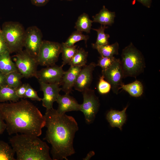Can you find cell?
Wrapping results in <instances>:
<instances>
[{
	"label": "cell",
	"mask_w": 160,
	"mask_h": 160,
	"mask_svg": "<svg viewBox=\"0 0 160 160\" xmlns=\"http://www.w3.org/2000/svg\"><path fill=\"white\" fill-rule=\"evenodd\" d=\"M122 89L127 92L131 96L135 97L140 96L143 92V87L142 83L136 80L133 82L125 84H122L120 89Z\"/></svg>",
	"instance_id": "obj_21"
},
{
	"label": "cell",
	"mask_w": 160,
	"mask_h": 160,
	"mask_svg": "<svg viewBox=\"0 0 160 160\" xmlns=\"http://www.w3.org/2000/svg\"><path fill=\"white\" fill-rule=\"evenodd\" d=\"M41 91L43 93V97L41 98L43 106L46 109H50L53 108L54 102L60 95L59 92L61 90L59 84L57 83H47L39 82Z\"/></svg>",
	"instance_id": "obj_12"
},
{
	"label": "cell",
	"mask_w": 160,
	"mask_h": 160,
	"mask_svg": "<svg viewBox=\"0 0 160 160\" xmlns=\"http://www.w3.org/2000/svg\"><path fill=\"white\" fill-rule=\"evenodd\" d=\"M97 64L92 62L82 67L77 76L74 86L75 89L79 92L89 88L93 80V72Z\"/></svg>",
	"instance_id": "obj_13"
},
{
	"label": "cell",
	"mask_w": 160,
	"mask_h": 160,
	"mask_svg": "<svg viewBox=\"0 0 160 160\" xmlns=\"http://www.w3.org/2000/svg\"><path fill=\"white\" fill-rule=\"evenodd\" d=\"M10 54L8 51L0 55V71L4 75L18 71L11 58Z\"/></svg>",
	"instance_id": "obj_18"
},
{
	"label": "cell",
	"mask_w": 160,
	"mask_h": 160,
	"mask_svg": "<svg viewBox=\"0 0 160 160\" xmlns=\"http://www.w3.org/2000/svg\"><path fill=\"white\" fill-rule=\"evenodd\" d=\"M32 4L38 7H41L45 5L49 0H30Z\"/></svg>",
	"instance_id": "obj_34"
},
{
	"label": "cell",
	"mask_w": 160,
	"mask_h": 160,
	"mask_svg": "<svg viewBox=\"0 0 160 160\" xmlns=\"http://www.w3.org/2000/svg\"><path fill=\"white\" fill-rule=\"evenodd\" d=\"M62 49L61 44L43 40L36 58L39 65L48 66L55 64L61 53Z\"/></svg>",
	"instance_id": "obj_6"
},
{
	"label": "cell",
	"mask_w": 160,
	"mask_h": 160,
	"mask_svg": "<svg viewBox=\"0 0 160 160\" xmlns=\"http://www.w3.org/2000/svg\"><path fill=\"white\" fill-rule=\"evenodd\" d=\"M37 137L25 134H16L9 142L16 155L17 160H52L50 148Z\"/></svg>",
	"instance_id": "obj_3"
},
{
	"label": "cell",
	"mask_w": 160,
	"mask_h": 160,
	"mask_svg": "<svg viewBox=\"0 0 160 160\" xmlns=\"http://www.w3.org/2000/svg\"><path fill=\"white\" fill-rule=\"evenodd\" d=\"M8 51L7 47L1 33L0 34V55Z\"/></svg>",
	"instance_id": "obj_32"
},
{
	"label": "cell",
	"mask_w": 160,
	"mask_h": 160,
	"mask_svg": "<svg viewBox=\"0 0 160 160\" xmlns=\"http://www.w3.org/2000/svg\"><path fill=\"white\" fill-rule=\"evenodd\" d=\"M62 49V65L68 64L79 48H77V45H74L72 46L67 47L61 44Z\"/></svg>",
	"instance_id": "obj_26"
},
{
	"label": "cell",
	"mask_w": 160,
	"mask_h": 160,
	"mask_svg": "<svg viewBox=\"0 0 160 160\" xmlns=\"http://www.w3.org/2000/svg\"><path fill=\"white\" fill-rule=\"evenodd\" d=\"M1 33L10 53H17L24 47L25 30L17 22H6L2 25Z\"/></svg>",
	"instance_id": "obj_5"
},
{
	"label": "cell",
	"mask_w": 160,
	"mask_h": 160,
	"mask_svg": "<svg viewBox=\"0 0 160 160\" xmlns=\"http://www.w3.org/2000/svg\"><path fill=\"white\" fill-rule=\"evenodd\" d=\"M95 154V152L93 151H90L87 154L86 157L83 159V160H88Z\"/></svg>",
	"instance_id": "obj_38"
},
{
	"label": "cell",
	"mask_w": 160,
	"mask_h": 160,
	"mask_svg": "<svg viewBox=\"0 0 160 160\" xmlns=\"http://www.w3.org/2000/svg\"><path fill=\"white\" fill-rule=\"evenodd\" d=\"M121 64L124 78L136 77L143 73L145 67L144 56L131 42L122 50Z\"/></svg>",
	"instance_id": "obj_4"
},
{
	"label": "cell",
	"mask_w": 160,
	"mask_h": 160,
	"mask_svg": "<svg viewBox=\"0 0 160 160\" xmlns=\"http://www.w3.org/2000/svg\"><path fill=\"white\" fill-rule=\"evenodd\" d=\"M88 55V52L83 48H79L68 64L71 66L83 67L86 65Z\"/></svg>",
	"instance_id": "obj_24"
},
{
	"label": "cell",
	"mask_w": 160,
	"mask_h": 160,
	"mask_svg": "<svg viewBox=\"0 0 160 160\" xmlns=\"http://www.w3.org/2000/svg\"><path fill=\"white\" fill-rule=\"evenodd\" d=\"M0 103V112L9 135L25 134L39 137L45 119L38 108L27 100Z\"/></svg>",
	"instance_id": "obj_2"
},
{
	"label": "cell",
	"mask_w": 160,
	"mask_h": 160,
	"mask_svg": "<svg viewBox=\"0 0 160 160\" xmlns=\"http://www.w3.org/2000/svg\"><path fill=\"white\" fill-rule=\"evenodd\" d=\"M115 16V12L110 11L103 6L99 12L92 17V21L102 25H111L114 23Z\"/></svg>",
	"instance_id": "obj_17"
},
{
	"label": "cell",
	"mask_w": 160,
	"mask_h": 160,
	"mask_svg": "<svg viewBox=\"0 0 160 160\" xmlns=\"http://www.w3.org/2000/svg\"><path fill=\"white\" fill-rule=\"evenodd\" d=\"M1 29L0 28V34H1Z\"/></svg>",
	"instance_id": "obj_39"
},
{
	"label": "cell",
	"mask_w": 160,
	"mask_h": 160,
	"mask_svg": "<svg viewBox=\"0 0 160 160\" xmlns=\"http://www.w3.org/2000/svg\"><path fill=\"white\" fill-rule=\"evenodd\" d=\"M89 39L88 35H85L82 33V32L76 30L72 33L65 42L62 43L65 46L70 47L74 45L77 42L84 40L86 44Z\"/></svg>",
	"instance_id": "obj_27"
},
{
	"label": "cell",
	"mask_w": 160,
	"mask_h": 160,
	"mask_svg": "<svg viewBox=\"0 0 160 160\" xmlns=\"http://www.w3.org/2000/svg\"><path fill=\"white\" fill-rule=\"evenodd\" d=\"M20 98L17 96L16 89L7 85H4L0 88V102L10 101L16 102Z\"/></svg>",
	"instance_id": "obj_20"
},
{
	"label": "cell",
	"mask_w": 160,
	"mask_h": 160,
	"mask_svg": "<svg viewBox=\"0 0 160 160\" xmlns=\"http://www.w3.org/2000/svg\"><path fill=\"white\" fill-rule=\"evenodd\" d=\"M140 2L144 6L149 8L151 6L152 0H136Z\"/></svg>",
	"instance_id": "obj_36"
},
{
	"label": "cell",
	"mask_w": 160,
	"mask_h": 160,
	"mask_svg": "<svg viewBox=\"0 0 160 160\" xmlns=\"http://www.w3.org/2000/svg\"><path fill=\"white\" fill-rule=\"evenodd\" d=\"M82 67L71 66L65 71L59 83L61 90L65 94H69L72 90L78 74Z\"/></svg>",
	"instance_id": "obj_14"
},
{
	"label": "cell",
	"mask_w": 160,
	"mask_h": 160,
	"mask_svg": "<svg viewBox=\"0 0 160 160\" xmlns=\"http://www.w3.org/2000/svg\"><path fill=\"white\" fill-rule=\"evenodd\" d=\"M127 106L121 111L111 110L106 115V119L111 127H117L121 130L126 120V111Z\"/></svg>",
	"instance_id": "obj_16"
},
{
	"label": "cell",
	"mask_w": 160,
	"mask_h": 160,
	"mask_svg": "<svg viewBox=\"0 0 160 160\" xmlns=\"http://www.w3.org/2000/svg\"><path fill=\"white\" fill-rule=\"evenodd\" d=\"M40 29L35 26L28 27L25 30L24 47L30 55L37 58L43 40Z\"/></svg>",
	"instance_id": "obj_9"
},
{
	"label": "cell",
	"mask_w": 160,
	"mask_h": 160,
	"mask_svg": "<svg viewBox=\"0 0 160 160\" xmlns=\"http://www.w3.org/2000/svg\"><path fill=\"white\" fill-rule=\"evenodd\" d=\"M63 66L56 64L47 66L37 71L35 76L39 82L47 83H57L59 84L65 71Z\"/></svg>",
	"instance_id": "obj_11"
},
{
	"label": "cell",
	"mask_w": 160,
	"mask_h": 160,
	"mask_svg": "<svg viewBox=\"0 0 160 160\" xmlns=\"http://www.w3.org/2000/svg\"><path fill=\"white\" fill-rule=\"evenodd\" d=\"M93 22V21L89 18L88 15L84 13L79 17L74 28L76 30L89 33L91 29Z\"/></svg>",
	"instance_id": "obj_22"
},
{
	"label": "cell",
	"mask_w": 160,
	"mask_h": 160,
	"mask_svg": "<svg viewBox=\"0 0 160 160\" xmlns=\"http://www.w3.org/2000/svg\"><path fill=\"white\" fill-rule=\"evenodd\" d=\"M102 74L110 84L113 92L117 94L121 85L123 83V79L124 78L120 59L116 58L108 68L102 71Z\"/></svg>",
	"instance_id": "obj_10"
},
{
	"label": "cell",
	"mask_w": 160,
	"mask_h": 160,
	"mask_svg": "<svg viewBox=\"0 0 160 160\" xmlns=\"http://www.w3.org/2000/svg\"><path fill=\"white\" fill-rule=\"evenodd\" d=\"M27 87V83L22 84L16 89L17 94L20 98H24Z\"/></svg>",
	"instance_id": "obj_33"
},
{
	"label": "cell",
	"mask_w": 160,
	"mask_h": 160,
	"mask_svg": "<svg viewBox=\"0 0 160 160\" xmlns=\"http://www.w3.org/2000/svg\"><path fill=\"white\" fill-rule=\"evenodd\" d=\"M116 58L113 57H106L100 56L97 64V66L101 67L102 70L108 68L112 64Z\"/></svg>",
	"instance_id": "obj_30"
},
{
	"label": "cell",
	"mask_w": 160,
	"mask_h": 160,
	"mask_svg": "<svg viewBox=\"0 0 160 160\" xmlns=\"http://www.w3.org/2000/svg\"><path fill=\"white\" fill-rule=\"evenodd\" d=\"M108 26L101 25L98 29L93 28L97 33V37L95 45L97 46H102L108 44V39L110 36L109 35L105 33V29L108 28Z\"/></svg>",
	"instance_id": "obj_28"
},
{
	"label": "cell",
	"mask_w": 160,
	"mask_h": 160,
	"mask_svg": "<svg viewBox=\"0 0 160 160\" xmlns=\"http://www.w3.org/2000/svg\"><path fill=\"white\" fill-rule=\"evenodd\" d=\"M97 89L99 93L102 95L108 93L111 89L110 84L105 80L103 76L100 77L97 85Z\"/></svg>",
	"instance_id": "obj_29"
},
{
	"label": "cell",
	"mask_w": 160,
	"mask_h": 160,
	"mask_svg": "<svg viewBox=\"0 0 160 160\" xmlns=\"http://www.w3.org/2000/svg\"><path fill=\"white\" fill-rule=\"evenodd\" d=\"M14 57L15 63L17 69L24 78L35 77L39 65L36 58L25 50L16 53Z\"/></svg>",
	"instance_id": "obj_7"
},
{
	"label": "cell",
	"mask_w": 160,
	"mask_h": 160,
	"mask_svg": "<svg viewBox=\"0 0 160 160\" xmlns=\"http://www.w3.org/2000/svg\"><path fill=\"white\" fill-rule=\"evenodd\" d=\"M5 85V75L0 71V88Z\"/></svg>",
	"instance_id": "obj_37"
},
{
	"label": "cell",
	"mask_w": 160,
	"mask_h": 160,
	"mask_svg": "<svg viewBox=\"0 0 160 160\" xmlns=\"http://www.w3.org/2000/svg\"><path fill=\"white\" fill-rule=\"evenodd\" d=\"M92 47L96 49L100 56L112 57L114 55H118L119 44L116 42L111 44H109L102 45L97 46L94 43L92 44Z\"/></svg>",
	"instance_id": "obj_19"
},
{
	"label": "cell",
	"mask_w": 160,
	"mask_h": 160,
	"mask_svg": "<svg viewBox=\"0 0 160 160\" xmlns=\"http://www.w3.org/2000/svg\"><path fill=\"white\" fill-rule=\"evenodd\" d=\"M5 75L6 85L16 89L22 84L21 80L24 77L18 71H13Z\"/></svg>",
	"instance_id": "obj_23"
},
{
	"label": "cell",
	"mask_w": 160,
	"mask_h": 160,
	"mask_svg": "<svg viewBox=\"0 0 160 160\" xmlns=\"http://www.w3.org/2000/svg\"><path fill=\"white\" fill-rule=\"evenodd\" d=\"M6 129V124L0 112V135L2 134Z\"/></svg>",
	"instance_id": "obj_35"
},
{
	"label": "cell",
	"mask_w": 160,
	"mask_h": 160,
	"mask_svg": "<svg viewBox=\"0 0 160 160\" xmlns=\"http://www.w3.org/2000/svg\"><path fill=\"white\" fill-rule=\"evenodd\" d=\"M44 116L47 128L44 139L51 145L52 159L67 160L75 153L73 142L79 129L77 123L72 116L60 114L53 108L46 109Z\"/></svg>",
	"instance_id": "obj_1"
},
{
	"label": "cell",
	"mask_w": 160,
	"mask_h": 160,
	"mask_svg": "<svg viewBox=\"0 0 160 160\" xmlns=\"http://www.w3.org/2000/svg\"><path fill=\"white\" fill-rule=\"evenodd\" d=\"M56 102L58 104L57 112L60 114H64L67 112L73 111H80L81 104L76 99L70 95L69 94L60 95Z\"/></svg>",
	"instance_id": "obj_15"
},
{
	"label": "cell",
	"mask_w": 160,
	"mask_h": 160,
	"mask_svg": "<svg viewBox=\"0 0 160 160\" xmlns=\"http://www.w3.org/2000/svg\"><path fill=\"white\" fill-rule=\"evenodd\" d=\"M15 151L7 143L0 140V160H16Z\"/></svg>",
	"instance_id": "obj_25"
},
{
	"label": "cell",
	"mask_w": 160,
	"mask_h": 160,
	"mask_svg": "<svg viewBox=\"0 0 160 160\" xmlns=\"http://www.w3.org/2000/svg\"><path fill=\"white\" fill-rule=\"evenodd\" d=\"M24 98H29L33 100L41 101V98L38 95L37 92L28 83L27 87Z\"/></svg>",
	"instance_id": "obj_31"
},
{
	"label": "cell",
	"mask_w": 160,
	"mask_h": 160,
	"mask_svg": "<svg viewBox=\"0 0 160 160\" xmlns=\"http://www.w3.org/2000/svg\"></svg>",
	"instance_id": "obj_40"
},
{
	"label": "cell",
	"mask_w": 160,
	"mask_h": 160,
	"mask_svg": "<svg viewBox=\"0 0 160 160\" xmlns=\"http://www.w3.org/2000/svg\"><path fill=\"white\" fill-rule=\"evenodd\" d=\"M83 102L81 104L80 111L83 113L86 122L90 124L94 121L100 106L98 97L94 90L90 88L82 92Z\"/></svg>",
	"instance_id": "obj_8"
}]
</instances>
